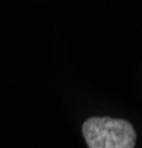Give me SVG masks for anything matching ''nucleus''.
<instances>
[{"mask_svg": "<svg viewBox=\"0 0 142 148\" xmlns=\"http://www.w3.org/2000/svg\"><path fill=\"white\" fill-rule=\"evenodd\" d=\"M87 148H135L136 132L124 119L90 117L81 126Z\"/></svg>", "mask_w": 142, "mask_h": 148, "instance_id": "nucleus-1", "label": "nucleus"}]
</instances>
